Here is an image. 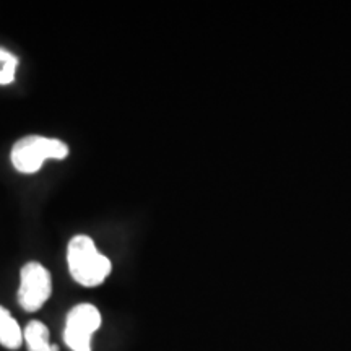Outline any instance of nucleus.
<instances>
[{
	"label": "nucleus",
	"instance_id": "1",
	"mask_svg": "<svg viewBox=\"0 0 351 351\" xmlns=\"http://www.w3.org/2000/svg\"><path fill=\"white\" fill-rule=\"evenodd\" d=\"M67 262L70 275L83 287H98L111 274V262L96 251L93 239L88 236H75L69 243Z\"/></svg>",
	"mask_w": 351,
	"mask_h": 351
},
{
	"label": "nucleus",
	"instance_id": "2",
	"mask_svg": "<svg viewBox=\"0 0 351 351\" xmlns=\"http://www.w3.org/2000/svg\"><path fill=\"white\" fill-rule=\"evenodd\" d=\"M69 155V147L56 138L41 135H28L20 138L12 148V165L23 174H34L41 169L46 160H64Z\"/></svg>",
	"mask_w": 351,
	"mask_h": 351
},
{
	"label": "nucleus",
	"instance_id": "3",
	"mask_svg": "<svg viewBox=\"0 0 351 351\" xmlns=\"http://www.w3.org/2000/svg\"><path fill=\"white\" fill-rule=\"evenodd\" d=\"M52 278L49 270L39 262L25 263L20 271L19 302L26 313H36L51 298Z\"/></svg>",
	"mask_w": 351,
	"mask_h": 351
},
{
	"label": "nucleus",
	"instance_id": "4",
	"mask_svg": "<svg viewBox=\"0 0 351 351\" xmlns=\"http://www.w3.org/2000/svg\"><path fill=\"white\" fill-rule=\"evenodd\" d=\"M101 327V314L93 304H78L70 311L64 340L72 351H91V337Z\"/></svg>",
	"mask_w": 351,
	"mask_h": 351
},
{
	"label": "nucleus",
	"instance_id": "5",
	"mask_svg": "<svg viewBox=\"0 0 351 351\" xmlns=\"http://www.w3.org/2000/svg\"><path fill=\"white\" fill-rule=\"evenodd\" d=\"M21 341H23V333L19 322L5 307L0 306V345L8 350H16L20 348Z\"/></svg>",
	"mask_w": 351,
	"mask_h": 351
},
{
	"label": "nucleus",
	"instance_id": "6",
	"mask_svg": "<svg viewBox=\"0 0 351 351\" xmlns=\"http://www.w3.org/2000/svg\"><path fill=\"white\" fill-rule=\"evenodd\" d=\"M23 339L28 346V351H59L56 345L49 341V328L39 320H33L26 326Z\"/></svg>",
	"mask_w": 351,
	"mask_h": 351
},
{
	"label": "nucleus",
	"instance_id": "7",
	"mask_svg": "<svg viewBox=\"0 0 351 351\" xmlns=\"http://www.w3.org/2000/svg\"><path fill=\"white\" fill-rule=\"evenodd\" d=\"M19 59L5 49H0V85H8L15 80V70Z\"/></svg>",
	"mask_w": 351,
	"mask_h": 351
}]
</instances>
